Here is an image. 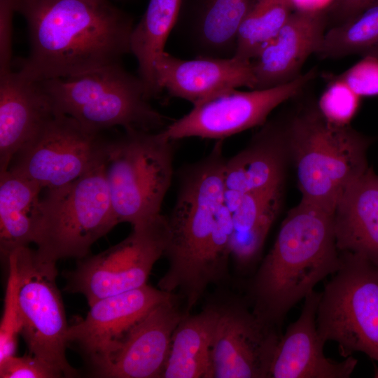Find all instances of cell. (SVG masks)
I'll return each instance as SVG.
<instances>
[{"mask_svg":"<svg viewBox=\"0 0 378 378\" xmlns=\"http://www.w3.org/2000/svg\"><path fill=\"white\" fill-rule=\"evenodd\" d=\"M225 160L220 140L206 157L186 167L167 217L164 256L168 269L158 286L169 293L178 291L187 313L209 286L229 277L233 224L232 213L223 204Z\"/></svg>","mask_w":378,"mask_h":378,"instance_id":"obj_1","label":"cell"},{"mask_svg":"<svg viewBox=\"0 0 378 378\" xmlns=\"http://www.w3.org/2000/svg\"><path fill=\"white\" fill-rule=\"evenodd\" d=\"M30 51L18 72L34 81L120 63L130 53L132 16L109 0H16Z\"/></svg>","mask_w":378,"mask_h":378,"instance_id":"obj_2","label":"cell"},{"mask_svg":"<svg viewBox=\"0 0 378 378\" xmlns=\"http://www.w3.org/2000/svg\"><path fill=\"white\" fill-rule=\"evenodd\" d=\"M333 214L301 200L282 222L248 289L250 307L267 323L279 329L288 312L338 269Z\"/></svg>","mask_w":378,"mask_h":378,"instance_id":"obj_3","label":"cell"},{"mask_svg":"<svg viewBox=\"0 0 378 378\" xmlns=\"http://www.w3.org/2000/svg\"><path fill=\"white\" fill-rule=\"evenodd\" d=\"M302 199L334 212L345 188L368 167L370 139L350 125L327 122L316 106L285 120Z\"/></svg>","mask_w":378,"mask_h":378,"instance_id":"obj_4","label":"cell"},{"mask_svg":"<svg viewBox=\"0 0 378 378\" xmlns=\"http://www.w3.org/2000/svg\"><path fill=\"white\" fill-rule=\"evenodd\" d=\"M39 82L57 113L95 132L115 126L160 131L169 125L167 118L150 104L141 78L120 62Z\"/></svg>","mask_w":378,"mask_h":378,"instance_id":"obj_5","label":"cell"},{"mask_svg":"<svg viewBox=\"0 0 378 378\" xmlns=\"http://www.w3.org/2000/svg\"><path fill=\"white\" fill-rule=\"evenodd\" d=\"M104 173V158L73 181L46 189L40 199L34 243L38 255L57 262L82 259L118 224Z\"/></svg>","mask_w":378,"mask_h":378,"instance_id":"obj_6","label":"cell"},{"mask_svg":"<svg viewBox=\"0 0 378 378\" xmlns=\"http://www.w3.org/2000/svg\"><path fill=\"white\" fill-rule=\"evenodd\" d=\"M175 141L162 130H125L106 140L105 178L119 223L134 227L161 214L173 177Z\"/></svg>","mask_w":378,"mask_h":378,"instance_id":"obj_7","label":"cell"},{"mask_svg":"<svg viewBox=\"0 0 378 378\" xmlns=\"http://www.w3.org/2000/svg\"><path fill=\"white\" fill-rule=\"evenodd\" d=\"M8 281L12 284L22 336L31 355L62 376L76 370L66 357L67 324L56 284V262L41 258L36 250L23 246L8 257Z\"/></svg>","mask_w":378,"mask_h":378,"instance_id":"obj_8","label":"cell"},{"mask_svg":"<svg viewBox=\"0 0 378 378\" xmlns=\"http://www.w3.org/2000/svg\"><path fill=\"white\" fill-rule=\"evenodd\" d=\"M340 253V265L321 292L318 333L336 342L344 358L360 352L378 362V267L362 255Z\"/></svg>","mask_w":378,"mask_h":378,"instance_id":"obj_9","label":"cell"},{"mask_svg":"<svg viewBox=\"0 0 378 378\" xmlns=\"http://www.w3.org/2000/svg\"><path fill=\"white\" fill-rule=\"evenodd\" d=\"M167 217L162 214L133 227L124 240L108 249L79 260L69 279V292L95 301L146 284L155 263L167 244Z\"/></svg>","mask_w":378,"mask_h":378,"instance_id":"obj_10","label":"cell"},{"mask_svg":"<svg viewBox=\"0 0 378 378\" xmlns=\"http://www.w3.org/2000/svg\"><path fill=\"white\" fill-rule=\"evenodd\" d=\"M106 142L100 132L57 114L15 153L8 170L42 189L60 187L101 161Z\"/></svg>","mask_w":378,"mask_h":378,"instance_id":"obj_11","label":"cell"},{"mask_svg":"<svg viewBox=\"0 0 378 378\" xmlns=\"http://www.w3.org/2000/svg\"><path fill=\"white\" fill-rule=\"evenodd\" d=\"M314 69L287 83L266 89L227 92L200 104L162 130L171 140L199 137L223 140L262 125L281 104L296 96L315 77Z\"/></svg>","mask_w":378,"mask_h":378,"instance_id":"obj_12","label":"cell"},{"mask_svg":"<svg viewBox=\"0 0 378 378\" xmlns=\"http://www.w3.org/2000/svg\"><path fill=\"white\" fill-rule=\"evenodd\" d=\"M218 305L211 378H269L279 329L258 317L242 299L232 297Z\"/></svg>","mask_w":378,"mask_h":378,"instance_id":"obj_13","label":"cell"},{"mask_svg":"<svg viewBox=\"0 0 378 378\" xmlns=\"http://www.w3.org/2000/svg\"><path fill=\"white\" fill-rule=\"evenodd\" d=\"M187 314L179 307L177 295L155 305L109 354L92 365L94 374L110 378L161 377L174 330Z\"/></svg>","mask_w":378,"mask_h":378,"instance_id":"obj_14","label":"cell"},{"mask_svg":"<svg viewBox=\"0 0 378 378\" xmlns=\"http://www.w3.org/2000/svg\"><path fill=\"white\" fill-rule=\"evenodd\" d=\"M175 295L146 284L99 299L90 305L83 320L69 326L67 343L76 345L93 365L110 353L150 309Z\"/></svg>","mask_w":378,"mask_h":378,"instance_id":"obj_15","label":"cell"},{"mask_svg":"<svg viewBox=\"0 0 378 378\" xmlns=\"http://www.w3.org/2000/svg\"><path fill=\"white\" fill-rule=\"evenodd\" d=\"M154 68L162 92L192 106L241 87L253 89L254 85L251 61L236 57L185 59L164 51L155 60Z\"/></svg>","mask_w":378,"mask_h":378,"instance_id":"obj_16","label":"cell"},{"mask_svg":"<svg viewBox=\"0 0 378 378\" xmlns=\"http://www.w3.org/2000/svg\"><path fill=\"white\" fill-rule=\"evenodd\" d=\"M248 145L225 160L223 204L231 213L244 193L283 186L289 153L285 120H267Z\"/></svg>","mask_w":378,"mask_h":378,"instance_id":"obj_17","label":"cell"},{"mask_svg":"<svg viewBox=\"0 0 378 378\" xmlns=\"http://www.w3.org/2000/svg\"><path fill=\"white\" fill-rule=\"evenodd\" d=\"M321 295L313 290L304 298L298 318L280 337L269 378H348L354 371L358 360L352 355L335 360L324 354L316 324Z\"/></svg>","mask_w":378,"mask_h":378,"instance_id":"obj_18","label":"cell"},{"mask_svg":"<svg viewBox=\"0 0 378 378\" xmlns=\"http://www.w3.org/2000/svg\"><path fill=\"white\" fill-rule=\"evenodd\" d=\"M251 2L181 0L172 33L193 57H232L238 29Z\"/></svg>","mask_w":378,"mask_h":378,"instance_id":"obj_19","label":"cell"},{"mask_svg":"<svg viewBox=\"0 0 378 378\" xmlns=\"http://www.w3.org/2000/svg\"><path fill=\"white\" fill-rule=\"evenodd\" d=\"M326 11H293L279 33L251 59L253 89L281 85L300 76V69L316 53L326 26Z\"/></svg>","mask_w":378,"mask_h":378,"instance_id":"obj_20","label":"cell"},{"mask_svg":"<svg viewBox=\"0 0 378 378\" xmlns=\"http://www.w3.org/2000/svg\"><path fill=\"white\" fill-rule=\"evenodd\" d=\"M57 114L39 81L12 70L0 75V174Z\"/></svg>","mask_w":378,"mask_h":378,"instance_id":"obj_21","label":"cell"},{"mask_svg":"<svg viewBox=\"0 0 378 378\" xmlns=\"http://www.w3.org/2000/svg\"><path fill=\"white\" fill-rule=\"evenodd\" d=\"M333 219L338 251L362 255L378 267V175L372 168L345 188Z\"/></svg>","mask_w":378,"mask_h":378,"instance_id":"obj_22","label":"cell"},{"mask_svg":"<svg viewBox=\"0 0 378 378\" xmlns=\"http://www.w3.org/2000/svg\"><path fill=\"white\" fill-rule=\"evenodd\" d=\"M283 186L244 193L232 213L231 260L242 274L258 262L267 236L281 204Z\"/></svg>","mask_w":378,"mask_h":378,"instance_id":"obj_23","label":"cell"},{"mask_svg":"<svg viewBox=\"0 0 378 378\" xmlns=\"http://www.w3.org/2000/svg\"><path fill=\"white\" fill-rule=\"evenodd\" d=\"M219 316L218 302L187 314L173 334L162 378H211V349Z\"/></svg>","mask_w":378,"mask_h":378,"instance_id":"obj_24","label":"cell"},{"mask_svg":"<svg viewBox=\"0 0 378 378\" xmlns=\"http://www.w3.org/2000/svg\"><path fill=\"white\" fill-rule=\"evenodd\" d=\"M41 190L8 170L0 174V251L6 262L13 251L34 243Z\"/></svg>","mask_w":378,"mask_h":378,"instance_id":"obj_25","label":"cell"},{"mask_svg":"<svg viewBox=\"0 0 378 378\" xmlns=\"http://www.w3.org/2000/svg\"><path fill=\"white\" fill-rule=\"evenodd\" d=\"M181 0H149L146 9L130 38V53L138 64V76L142 80L148 99L161 92L155 72L157 58L164 50L167 38L175 26Z\"/></svg>","mask_w":378,"mask_h":378,"instance_id":"obj_26","label":"cell"},{"mask_svg":"<svg viewBox=\"0 0 378 378\" xmlns=\"http://www.w3.org/2000/svg\"><path fill=\"white\" fill-rule=\"evenodd\" d=\"M293 12L288 0H252L238 29L234 57L253 59L279 33Z\"/></svg>","mask_w":378,"mask_h":378,"instance_id":"obj_27","label":"cell"},{"mask_svg":"<svg viewBox=\"0 0 378 378\" xmlns=\"http://www.w3.org/2000/svg\"><path fill=\"white\" fill-rule=\"evenodd\" d=\"M323 58L378 57V5L326 31L316 52Z\"/></svg>","mask_w":378,"mask_h":378,"instance_id":"obj_28","label":"cell"},{"mask_svg":"<svg viewBox=\"0 0 378 378\" xmlns=\"http://www.w3.org/2000/svg\"><path fill=\"white\" fill-rule=\"evenodd\" d=\"M329 81L319 98L317 108L329 123L349 125L358 110L360 97L336 76Z\"/></svg>","mask_w":378,"mask_h":378,"instance_id":"obj_29","label":"cell"},{"mask_svg":"<svg viewBox=\"0 0 378 378\" xmlns=\"http://www.w3.org/2000/svg\"><path fill=\"white\" fill-rule=\"evenodd\" d=\"M359 97L378 95V57L364 56L338 76Z\"/></svg>","mask_w":378,"mask_h":378,"instance_id":"obj_30","label":"cell"},{"mask_svg":"<svg viewBox=\"0 0 378 378\" xmlns=\"http://www.w3.org/2000/svg\"><path fill=\"white\" fill-rule=\"evenodd\" d=\"M62 375L43 360L30 354L15 355L0 362L1 378H56Z\"/></svg>","mask_w":378,"mask_h":378,"instance_id":"obj_31","label":"cell"},{"mask_svg":"<svg viewBox=\"0 0 378 378\" xmlns=\"http://www.w3.org/2000/svg\"><path fill=\"white\" fill-rule=\"evenodd\" d=\"M20 323L12 284L8 281L0 326V362L15 355Z\"/></svg>","mask_w":378,"mask_h":378,"instance_id":"obj_32","label":"cell"},{"mask_svg":"<svg viewBox=\"0 0 378 378\" xmlns=\"http://www.w3.org/2000/svg\"><path fill=\"white\" fill-rule=\"evenodd\" d=\"M15 12L16 0H0V75L11 71L13 18Z\"/></svg>","mask_w":378,"mask_h":378,"instance_id":"obj_33","label":"cell"},{"mask_svg":"<svg viewBox=\"0 0 378 378\" xmlns=\"http://www.w3.org/2000/svg\"><path fill=\"white\" fill-rule=\"evenodd\" d=\"M376 5L378 0H334L328 9L340 24Z\"/></svg>","mask_w":378,"mask_h":378,"instance_id":"obj_34","label":"cell"},{"mask_svg":"<svg viewBox=\"0 0 378 378\" xmlns=\"http://www.w3.org/2000/svg\"><path fill=\"white\" fill-rule=\"evenodd\" d=\"M293 11L319 12L328 9L334 0H288Z\"/></svg>","mask_w":378,"mask_h":378,"instance_id":"obj_35","label":"cell"},{"mask_svg":"<svg viewBox=\"0 0 378 378\" xmlns=\"http://www.w3.org/2000/svg\"><path fill=\"white\" fill-rule=\"evenodd\" d=\"M374 377L375 378H378V368L376 369V370L374 372Z\"/></svg>","mask_w":378,"mask_h":378,"instance_id":"obj_36","label":"cell"}]
</instances>
